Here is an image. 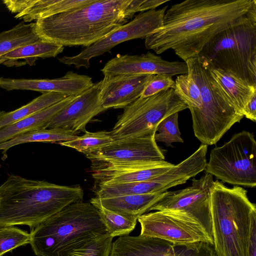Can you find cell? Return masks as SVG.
Instances as JSON below:
<instances>
[{
    "mask_svg": "<svg viewBox=\"0 0 256 256\" xmlns=\"http://www.w3.org/2000/svg\"><path fill=\"white\" fill-rule=\"evenodd\" d=\"M174 90L179 98L189 108H200L202 99L200 89L194 78L188 74L178 76L174 80Z\"/></svg>",
    "mask_w": 256,
    "mask_h": 256,
    "instance_id": "31",
    "label": "cell"
},
{
    "mask_svg": "<svg viewBox=\"0 0 256 256\" xmlns=\"http://www.w3.org/2000/svg\"><path fill=\"white\" fill-rule=\"evenodd\" d=\"M178 112H176L163 119L158 125L154 139L156 142H162L167 146L174 142H184L178 124Z\"/></svg>",
    "mask_w": 256,
    "mask_h": 256,
    "instance_id": "32",
    "label": "cell"
},
{
    "mask_svg": "<svg viewBox=\"0 0 256 256\" xmlns=\"http://www.w3.org/2000/svg\"><path fill=\"white\" fill-rule=\"evenodd\" d=\"M114 140L110 132L106 131L88 132L76 138L60 142L62 146L72 148L86 155L98 152Z\"/></svg>",
    "mask_w": 256,
    "mask_h": 256,
    "instance_id": "28",
    "label": "cell"
},
{
    "mask_svg": "<svg viewBox=\"0 0 256 256\" xmlns=\"http://www.w3.org/2000/svg\"><path fill=\"white\" fill-rule=\"evenodd\" d=\"M104 78L118 75L162 74L172 76L188 74L185 62H169L150 52L141 55H120L108 61L101 70Z\"/></svg>",
    "mask_w": 256,
    "mask_h": 256,
    "instance_id": "15",
    "label": "cell"
},
{
    "mask_svg": "<svg viewBox=\"0 0 256 256\" xmlns=\"http://www.w3.org/2000/svg\"><path fill=\"white\" fill-rule=\"evenodd\" d=\"M110 256H216L208 242L174 244L161 238L139 235L122 236L112 244Z\"/></svg>",
    "mask_w": 256,
    "mask_h": 256,
    "instance_id": "13",
    "label": "cell"
},
{
    "mask_svg": "<svg viewBox=\"0 0 256 256\" xmlns=\"http://www.w3.org/2000/svg\"><path fill=\"white\" fill-rule=\"evenodd\" d=\"M214 247L216 256H248L250 223L256 214L247 191L214 181L210 196Z\"/></svg>",
    "mask_w": 256,
    "mask_h": 256,
    "instance_id": "5",
    "label": "cell"
},
{
    "mask_svg": "<svg viewBox=\"0 0 256 256\" xmlns=\"http://www.w3.org/2000/svg\"><path fill=\"white\" fill-rule=\"evenodd\" d=\"M162 192L92 198L90 203L98 204L116 212L136 219L150 210L166 194Z\"/></svg>",
    "mask_w": 256,
    "mask_h": 256,
    "instance_id": "22",
    "label": "cell"
},
{
    "mask_svg": "<svg viewBox=\"0 0 256 256\" xmlns=\"http://www.w3.org/2000/svg\"><path fill=\"white\" fill-rule=\"evenodd\" d=\"M130 0H96L86 6L36 21L44 40L62 46L88 47L128 22Z\"/></svg>",
    "mask_w": 256,
    "mask_h": 256,
    "instance_id": "3",
    "label": "cell"
},
{
    "mask_svg": "<svg viewBox=\"0 0 256 256\" xmlns=\"http://www.w3.org/2000/svg\"><path fill=\"white\" fill-rule=\"evenodd\" d=\"M100 212L108 233L112 237L128 235L136 226L138 220L116 212L96 203H91Z\"/></svg>",
    "mask_w": 256,
    "mask_h": 256,
    "instance_id": "29",
    "label": "cell"
},
{
    "mask_svg": "<svg viewBox=\"0 0 256 256\" xmlns=\"http://www.w3.org/2000/svg\"><path fill=\"white\" fill-rule=\"evenodd\" d=\"M78 134L60 128H42L18 135L0 144L2 159L6 157L8 150L16 145L31 142H56L70 140L76 138Z\"/></svg>",
    "mask_w": 256,
    "mask_h": 256,
    "instance_id": "25",
    "label": "cell"
},
{
    "mask_svg": "<svg viewBox=\"0 0 256 256\" xmlns=\"http://www.w3.org/2000/svg\"><path fill=\"white\" fill-rule=\"evenodd\" d=\"M207 62L210 75L224 96L239 114L244 116L246 105L256 92V86L230 71L214 68Z\"/></svg>",
    "mask_w": 256,
    "mask_h": 256,
    "instance_id": "21",
    "label": "cell"
},
{
    "mask_svg": "<svg viewBox=\"0 0 256 256\" xmlns=\"http://www.w3.org/2000/svg\"><path fill=\"white\" fill-rule=\"evenodd\" d=\"M40 39L36 33V22L26 24L22 21L12 28L0 32V57Z\"/></svg>",
    "mask_w": 256,
    "mask_h": 256,
    "instance_id": "27",
    "label": "cell"
},
{
    "mask_svg": "<svg viewBox=\"0 0 256 256\" xmlns=\"http://www.w3.org/2000/svg\"><path fill=\"white\" fill-rule=\"evenodd\" d=\"M113 238L108 233L96 235L66 256H110Z\"/></svg>",
    "mask_w": 256,
    "mask_h": 256,
    "instance_id": "30",
    "label": "cell"
},
{
    "mask_svg": "<svg viewBox=\"0 0 256 256\" xmlns=\"http://www.w3.org/2000/svg\"><path fill=\"white\" fill-rule=\"evenodd\" d=\"M83 196L79 186L12 174L0 186V227L24 225L32 230L68 206L82 201Z\"/></svg>",
    "mask_w": 256,
    "mask_h": 256,
    "instance_id": "2",
    "label": "cell"
},
{
    "mask_svg": "<svg viewBox=\"0 0 256 256\" xmlns=\"http://www.w3.org/2000/svg\"><path fill=\"white\" fill-rule=\"evenodd\" d=\"M174 81L170 76L152 74L146 84L140 98H147L170 88L174 89Z\"/></svg>",
    "mask_w": 256,
    "mask_h": 256,
    "instance_id": "34",
    "label": "cell"
},
{
    "mask_svg": "<svg viewBox=\"0 0 256 256\" xmlns=\"http://www.w3.org/2000/svg\"><path fill=\"white\" fill-rule=\"evenodd\" d=\"M108 233L99 210L90 202L70 204L30 230L37 256H66L92 236Z\"/></svg>",
    "mask_w": 256,
    "mask_h": 256,
    "instance_id": "4",
    "label": "cell"
},
{
    "mask_svg": "<svg viewBox=\"0 0 256 256\" xmlns=\"http://www.w3.org/2000/svg\"><path fill=\"white\" fill-rule=\"evenodd\" d=\"M186 62L188 74L200 92L202 106L189 108L195 136L206 145L214 144L244 116L239 114L224 96L212 77L206 58L198 56Z\"/></svg>",
    "mask_w": 256,
    "mask_h": 256,
    "instance_id": "6",
    "label": "cell"
},
{
    "mask_svg": "<svg viewBox=\"0 0 256 256\" xmlns=\"http://www.w3.org/2000/svg\"><path fill=\"white\" fill-rule=\"evenodd\" d=\"M152 74L118 75L104 78L100 97L106 110L125 108L139 98Z\"/></svg>",
    "mask_w": 256,
    "mask_h": 256,
    "instance_id": "19",
    "label": "cell"
},
{
    "mask_svg": "<svg viewBox=\"0 0 256 256\" xmlns=\"http://www.w3.org/2000/svg\"><path fill=\"white\" fill-rule=\"evenodd\" d=\"M198 56L214 68L230 71L256 86V20L221 32Z\"/></svg>",
    "mask_w": 256,
    "mask_h": 256,
    "instance_id": "7",
    "label": "cell"
},
{
    "mask_svg": "<svg viewBox=\"0 0 256 256\" xmlns=\"http://www.w3.org/2000/svg\"><path fill=\"white\" fill-rule=\"evenodd\" d=\"M138 221L140 224L142 236L157 238L174 244L204 242L214 245L212 238L202 225L180 214L157 210L140 216Z\"/></svg>",
    "mask_w": 256,
    "mask_h": 256,
    "instance_id": "12",
    "label": "cell"
},
{
    "mask_svg": "<svg viewBox=\"0 0 256 256\" xmlns=\"http://www.w3.org/2000/svg\"></svg>",
    "mask_w": 256,
    "mask_h": 256,
    "instance_id": "38",
    "label": "cell"
},
{
    "mask_svg": "<svg viewBox=\"0 0 256 256\" xmlns=\"http://www.w3.org/2000/svg\"><path fill=\"white\" fill-rule=\"evenodd\" d=\"M64 46L40 39L34 43L20 47L0 57V64L16 66L19 60L34 66L38 58H54L62 52Z\"/></svg>",
    "mask_w": 256,
    "mask_h": 256,
    "instance_id": "24",
    "label": "cell"
},
{
    "mask_svg": "<svg viewBox=\"0 0 256 256\" xmlns=\"http://www.w3.org/2000/svg\"><path fill=\"white\" fill-rule=\"evenodd\" d=\"M256 20V0H186L166 10L162 25L145 38V47L157 54L172 50L186 62L221 32Z\"/></svg>",
    "mask_w": 256,
    "mask_h": 256,
    "instance_id": "1",
    "label": "cell"
},
{
    "mask_svg": "<svg viewBox=\"0 0 256 256\" xmlns=\"http://www.w3.org/2000/svg\"><path fill=\"white\" fill-rule=\"evenodd\" d=\"M100 86L101 81L77 96L53 116L44 128H60L76 134L85 132L90 120L106 110L102 104Z\"/></svg>",
    "mask_w": 256,
    "mask_h": 256,
    "instance_id": "16",
    "label": "cell"
},
{
    "mask_svg": "<svg viewBox=\"0 0 256 256\" xmlns=\"http://www.w3.org/2000/svg\"><path fill=\"white\" fill-rule=\"evenodd\" d=\"M244 116L254 122L256 121V92L252 95L246 105Z\"/></svg>",
    "mask_w": 256,
    "mask_h": 256,
    "instance_id": "37",
    "label": "cell"
},
{
    "mask_svg": "<svg viewBox=\"0 0 256 256\" xmlns=\"http://www.w3.org/2000/svg\"><path fill=\"white\" fill-rule=\"evenodd\" d=\"M76 96H68L53 105L0 129V144L18 135L44 128L46 124L52 118L72 101Z\"/></svg>",
    "mask_w": 256,
    "mask_h": 256,
    "instance_id": "23",
    "label": "cell"
},
{
    "mask_svg": "<svg viewBox=\"0 0 256 256\" xmlns=\"http://www.w3.org/2000/svg\"><path fill=\"white\" fill-rule=\"evenodd\" d=\"M30 235L26 231L10 226L0 227V256L19 246L30 244Z\"/></svg>",
    "mask_w": 256,
    "mask_h": 256,
    "instance_id": "33",
    "label": "cell"
},
{
    "mask_svg": "<svg viewBox=\"0 0 256 256\" xmlns=\"http://www.w3.org/2000/svg\"><path fill=\"white\" fill-rule=\"evenodd\" d=\"M169 0H140L137 8L136 12H144L156 8L168 2Z\"/></svg>",
    "mask_w": 256,
    "mask_h": 256,
    "instance_id": "36",
    "label": "cell"
},
{
    "mask_svg": "<svg viewBox=\"0 0 256 256\" xmlns=\"http://www.w3.org/2000/svg\"><path fill=\"white\" fill-rule=\"evenodd\" d=\"M94 85L92 78L68 71L62 77L54 79H14L0 77V88L8 91L30 90L42 93L56 92L68 96H76Z\"/></svg>",
    "mask_w": 256,
    "mask_h": 256,
    "instance_id": "17",
    "label": "cell"
},
{
    "mask_svg": "<svg viewBox=\"0 0 256 256\" xmlns=\"http://www.w3.org/2000/svg\"><path fill=\"white\" fill-rule=\"evenodd\" d=\"M166 5L158 10L141 12L130 22L122 25L90 46L74 56H64L58 58L64 64L74 65L76 68L90 67V60L110 52L116 46L124 42L144 38L162 25Z\"/></svg>",
    "mask_w": 256,
    "mask_h": 256,
    "instance_id": "11",
    "label": "cell"
},
{
    "mask_svg": "<svg viewBox=\"0 0 256 256\" xmlns=\"http://www.w3.org/2000/svg\"><path fill=\"white\" fill-rule=\"evenodd\" d=\"M174 166L165 160L144 164H92V176L98 184L141 182L156 176Z\"/></svg>",
    "mask_w": 256,
    "mask_h": 256,
    "instance_id": "18",
    "label": "cell"
},
{
    "mask_svg": "<svg viewBox=\"0 0 256 256\" xmlns=\"http://www.w3.org/2000/svg\"><path fill=\"white\" fill-rule=\"evenodd\" d=\"M188 108L173 88L153 96L139 98L124 108L111 132L113 140L144 137L156 133L164 118Z\"/></svg>",
    "mask_w": 256,
    "mask_h": 256,
    "instance_id": "8",
    "label": "cell"
},
{
    "mask_svg": "<svg viewBox=\"0 0 256 256\" xmlns=\"http://www.w3.org/2000/svg\"><path fill=\"white\" fill-rule=\"evenodd\" d=\"M248 256H256V214L252 216L250 223Z\"/></svg>",
    "mask_w": 256,
    "mask_h": 256,
    "instance_id": "35",
    "label": "cell"
},
{
    "mask_svg": "<svg viewBox=\"0 0 256 256\" xmlns=\"http://www.w3.org/2000/svg\"><path fill=\"white\" fill-rule=\"evenodd\" d=\"M92 164H144L164 160L154 134L114 140L94 153L86 155Z\"/></svg>",
    "mask_w": 256,
    "mask_h": 256,
    "instance_id": "14",
    "label": "cell"
},
{
    "mask_svg": "<svg viewBox=\"0 0 256 256\" xmlns=\"http://www.w3.org/2000/svg\"><path fill=\"white\" fill-rule=\"evenodd\" d=\"M190 186L166 195L149 211H166L182 214L202 225L212 238L210 196L213 176L206 173L199 179L192 180Z\"/></svg>",
    "mask_w": 256,
    "mask_h": 256,
    "instance_id": "10",
    "label": "cell"
},
{
    "mask_svg": "<svg viewBox=\"0 0 256 256\" xmlns=\"http://www.w3.org/2000/svg\"><path fill=\"white\" fill-rule=\"evenodd\" d=\"M96 0H4L6 8L15 18L24 22L66 12L86 6Z\"/></svg>",
    "mask_w": 256,
    "mask_h": 256,
    "instance_id": "20",
    "label": "cell"
},
{
    "mask_svg": "<svg viewBox=\"0 0 256 256\" xmlns=\"http://www.w3.org/2000/svg\"><path fill=\"white\" fill-rule=\"evenodd\" d=\"M68 96L59 92H44L16 110L8 112L0 111V130L53 105Z\"/></svg>",
    "mask_w": 256,
    "mask_h": 256,
    "instance_id": "26",
    "label": "cell"
},
{
    "mask_svg": "<svg viewBox=\"0 0 256 256\" xmlns=\"http://www.w3.org/2000/svg\"><path fill=\"white\" fill-rule=\"evenodd\" d=\"M206 173L224 182L237 186H256V142L252 133L242 130L210 152Z\"/></svg>",
    "mask_w": 256,
    "mask_h": 256,
    "instance_id": "9",
    "label": "cell"
}]
</instances>
